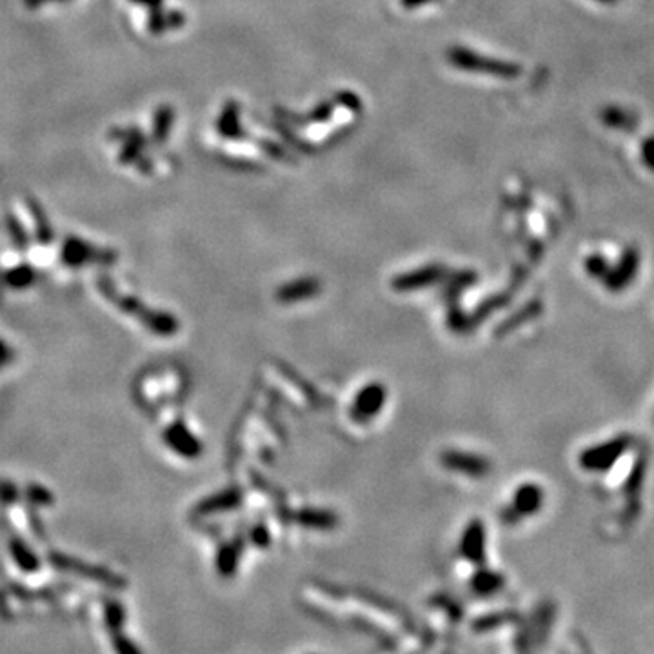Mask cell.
<instances>
[{"label":"cell","mask_w":654,"mask_h":654,"mask_svg":"<svg viewBox=\"0 0 654 654\" xmlns=\"http://www.w3.org/2000/svg\"><path fill=\"white\" fill-rule=\"evenodd\" d=\"M9 549H11L13 560L17 562L18 567H21L22 571H26V572L37 571L38 558L33 555V552L29 551L28 547H26L24 543L18 542V540H13V542L9 543Z\"/></svg>","instance_id":"3"},{"label":"cell","mask_w":654,"mask_h":654,"mask_svg":"<svg viewBox=\"0 0 654 654\" xmlns=\"http://www.w3.org/2000/svg\"><path fill=\"white\" fill-rule=\"evenodd\" d=\"M113 647H115L116 654H142V650L138 649L135 642H131L129 638L122 636L120 633L113 634Z\"/></svg>","instance_id":"8"},{"label":"cell","mask_w":654,"mask_h":654,"mask_svg":"<svg viewBox=\"0 0 654 654\" xmlns=\"http://www.w3.org/2000/svg\"><path fill=\"white\" fill-rule=\"evenodd\" d=\"M124 618H126V613H124V607L119 601H109V604L106 605V626L113 634L120 633Z\"/></svg>","instance_id":"7"},{"label":"cell","mask_w":654,"mask_h":654,"mask_svg":"<svg viewBox=\"0 0 654 654\" xmlns=\"http://www.w3.org/2000/svg\"><path fill=\"white\" fill-rule=\"evenodd\" d=\"M218 569H220V572H222L224 576H231L233 572H235V569H236L235 551H229V549H226V551L220 552V558H218Z\"/></svg>","instance_id":"9"},{"label":"cell","mask_w":654,"mask_h":654,"mask_svg":"<svg viewBox=\"0 0 654 654\" xmlns=\"http://www.w3.org/2000/svg\"><path fill=\"white\" fill-rule=\"evenodd\" d=\"M165 438H168V442L171 444V447H175L178 453L182 454H193V451L197 449L195 447V442L193 438H191V435L187 436V432L184 431L182 425H173V427L168 431Z\"/></svg>","instance_id":"6"},{"label":"cell","mask_w":654,"mask_h":654,"mask_svg":"<svg viewBox=\"0 0 654 654\" xmlns=\"http://www.w3.org/2000/svg\"><path fill=\"white\" fill-rule=\"evenodd\" d=\"M502 576L494 574V572H478L473 578V589L478 594H481V596L498 593V591L502 589Z\"/></svg>","instance_id":"4"},{"label":"cell","mask_w":654,"mask_h":654,"mask_svg":"<svg viewBox=\"0 0 654 654\" xmlns=\"http://www.w3.org/2000/svg\"><path fill=\"white\" fill-rule=\"evenodd\" d=\"M50 562L53 564L55 569L64 572H71V574L82 576V578H89L95 584L104 585V587L109 589H126V580H124L122 576H119L116 572L109 571V569L99 567V565H91L82 562L79 558H73V556L62 555V552H51L50 555Z\"/></svg>","instance_id":"2"},{"label":"cell","mask_w":654,"mask_h":654,"mask_svg":"<svg viewBox=\"0 0 654 654\" xmlns=\"http://www.w3.org/2000/svg\"><path fill=\"white\" fill-rule=\"evenodd\" d=\"M99 285L100 291L115 304V307H119L122 313L129 315V317L138 318L140 324L146 325L149 331H153L158 337H169V334H173L177 331V318L160 313V311H153L148 305L142 304L138 298L122 295V293H119V289L113 288L109 280H100Z\"/></svg>","instance_id":"1"},{"label":"cell","mask_w":654,"mask_h":654,"mask_svg":"<svg viewBox=\"0 0 654 654\" xmlns=\"http://www.w3.org/2000/svg\"><path fill=\"white\" fill-rule=\"evenodd\" d=\"M513 618H515L513 613L486 614V616L476 618V620L473 621V631L474 633H489V631L500 629V627L507 626Z\"/></svg>","instance_id":"5"}]
</instances>
